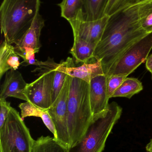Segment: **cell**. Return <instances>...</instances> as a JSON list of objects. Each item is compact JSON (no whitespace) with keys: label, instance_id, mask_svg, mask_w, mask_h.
<instances>
[{"label":"cell","instance_id":"cell-1","mask_svg":"<svg viewBox=\"0 0 152 152\" xmlns=\"http://www.w3.org/2000/svg\"><path fill=\"white\" fill-rule=\"evenodd\" d=\"M143 2L119 12L110 18L94 52L95 59L101 61L105 76L131 46L148 34L139 20V8Z\"/></svg>","mask_w":152,"mask_h":152},{"label":"cell","instance_id":"cell-2","mask_svg":"<svg viewBox=\"0 0 152 152\" xmlns=\"http://www.w3.org/2000/svg\"><path fill=\"white\" fill-rule=\"evenodd\" d=\"M40 0H3L0 7L1 34L4 41L17 44L39 13Z\"/></svg>","mask_w":152,"mask_h":152},{"label":"cell","instance_id":"cell-3","mask_svg":"<svg viewBox=\"0 0 152 152\" xmlns=\"http://www.w3.org/2000/svg\"><path fill=\"white\" fill-rule=\"evenodd\" d=\"M93 120V114L90 104L89 83L70 77L68 102L70 148L80 141Z\"/></svg>","mask_w":152,"mask_h":152},{"label":"cell","instance_id":"cell-4","mask_svg":"<svg viewBox=\"0 0 152 152\" xmlns=\"http://www.w3.org/2000/svg\"><path fill=\"white\" fill-rule=\"evenodd\" d=\"M122 108L116 102L108 110L94 117L93 120L80 141L68 149V152H102L114 125L121 117Z\"/></svg>","mask_w":152,"mask_h":152},{"label":"cell","instance_id":"cell-5","mask_svg":"<svg viewBox=\"0 0 152 152\" xmlns=\"http://www.w3.org/2000/svg\"><path fill=\"white\" fill-rule=\"evenodd\" d=\"M34 142L19 113L12 107L0 128V152H32Z\"/></svg>","mask_w":152,"mask_h":152},{"label":"cell","instance_id":"cell-6","mask_svg":"<svg viewBox=\"0 0 152 152\" xmlns=\"http://www.w3.org/2000/svg\"><path fill=\"white\" fill-rule=\"evenodd\" d=\"M152 49V33L130 47L112 66L106 77L118 75L127 77L146 61Z\"/></svg>","mask_w":152,"mask_h":152},{"label":"cell","instance_id":"cell-7","mask_svg":"<svg viewBox=\"0 0 152 152\" xmlns=\"http://www.w3.org/2000/svg\"><path fill=\"white\" fill-rule=\"evenodd\" d=\"M70 76L67 75L63 88L48 112L52 120L56 132V139L64 146L70 147V138L68 122V102Z\"/></svg>","mask_w":152,"mask_h":152},{"label":"cell","instance_id":"cell-8","mask_svg":"<svg viewBox=\"0 0 152 152\" xmlns=\"http://www.w3.org/2000/svg\"><path fill=\"white\" fill-rule=\"evenodd\" d=\"M54 75V69L46 71L35 81L28 83L26 90L28 101L43 109H49L52 104V91Z\"/></svg>","mask_w":152,"mask_h":152},{"label":"cell","instance_id":"cell-9","mask_svg":"<svg viewBox=\"0 0 152 152\" xmlns=\"http://www.w3.org/2000/svg\"><path fill=\"white\" fill-rule=\"evenodd\" d=\"M110 17L105 15L96 20L86 21L77 20L69 22L74 37H78L97 45L102 37Z\"/></svg>","mask_w":152,"mask_h":152},{"label":"cell","instance_id":"cell-10","mask_svg":"<svg viewBox=\"0 0 152 152\" xmlns=\"http://www.w3.org/2000/svg\"><path fill=\"white\" fill-rule=\"evenodd\" d=\"M56 69L70 77L82 80L88 83L93 78L104 75L101 60L76 66L72 58L69 57L65 61L60 62Z\"/></svg>","mask_w":152,"mask_h":152},{"label":"cell","instance_id":"cell-11","mask_svg":"<svg viewBox=\"0 0 152 152\" xmlns=\"http://www.w3.org/2000/svg\"><path fill=\"white\" fill-rule=\"evenodd\" d=\"M89 85L90 104L93 117L108 110L109 98L107 89V77L97 76L91 80Z\"/></svg>","mask_w":152,"mask_h":152},{"label":"cell","instance_id":"cell-12","mask_svg":"<svg viewBox=\"0 0 152 152\" xmlns=\"http://www.w3.org/2000/svg\"><path fill=\"white\" fill-rule=\"evenodd\" d=\"M27 84L20 72L17 70H9L5 74L4 81L1 86L0 99L12 97L27 102L26 95Z\"/></svg>","mask_w":152,"mask_h":152},{"label":"cell","instance_id":"cell-13","mask_svg":"<svg viewBox=\"0 0 152 152\" xmlns=\"http://www.w3.org/2000/svg\"><path fill=\"white\" fill-rule=\"evenodd\" d=\"M44 26V20L39 13L30 28L20 41L15 45V46L20 48H31L35 50L36 53H38L41 47L40 41L41 31Z\"/></svg>","mask_w":152,"mask_h":152},{"label":"cell","instance_id":"cell-14","mask_svg":"<svg viewBox=\"0 0 152 152\" xmlns=\"http://www.w3.org/2000/svg\"><path fill=\"white\" fill-rule=\"evenodd\" d=\"M19 58L14 46L4 40L0 46V78L9 70L18 68L21 65Z\"/></svg>","mask_w":152,"mask_h":152},{"label":"cell","instance_id":"cell-15","mask_svg":"<svg viewBox=\"0 0 152 152\" xmlns=\"http://www.w3.org/2000/svg\"><path fill=\"white\" fill-rule=\"evenodd\" d=\"M19 107L21 111V117L22 119L28 117L40 118L46 126L52 133L54 137L56 138L55 127L48 112V109L41 108L29 101L21 103Z\"/></svg>","mask_w":152,"mask_h":152},{"label":"cell","instance_id":"cell-16","mask_svg":"<svg viewBox=\"0 0 152 152\" xmlns=\"http://www.w3.org/2000/svg\"><path fill=\"white\" fill-rule=\"evenodd\" d=\"M96 45L78 37H74V43L70 53L75 59L76 64L91 63L94 58Z\"/></svg>","mask_w":152,"mask_h":152},{"label":"cell","instance_id":"cell-17","mask_svg":"<svg viewBox=\"0 0 152 152\" xmlns=\"http://www.w3.org/2000/svg\"><path fill=\"white\" fill-rule=\"evenodd\" d=\"M108 1L84 0L81 20L92 21L104 17Z\"/></svg>","mask_w":152,"mask_h":152},{"label":"cell","instance_id":"cell-18","mask_svg":"<svg viewBox=\"0 0 152 152\" xmlns=\"http://www.w3.org/2000/svg\"><path fill=\"white\" fill-rule=\"evenodd\" d=\"M68 149L55 137L42 136L35 140L32 152H68Z\"/></svg>","mask_w":152,"mask_h":152},{"label":"cell","instance_id":"cell-19","mask_svg":"<svg viewBox=\"0 0 152 152\" xmlns=\"http://www.w3.org/2000/svg\"><path fill=\"white\" fill-rule=\"evenodd\" d=\"M84 0H62L58 4L61 10V16L69 22L82 20Z\"/></svg>","mask_w":152,"mask_h":152},{"label":"cell","instance_id":"cell-20","mask_svg":"<svg viewBox=\"0 0 152 152\" xmlns=\"http://www.w3.org/2000/svg\"><path fill=\"white\" fill-rule=\"evenodd\" d=\"M143 89L142 84L138 79L127 77L121 86L113 94L112 98L121 97L130 99Z\"/></svg>","mask_w":152,"mask_h":152},{"label":"cell","instance_id":"cell-21","mask_svg":"<svg viewBox=\"0 0 152 152\" xmlns=\"http://www.w3.org/2000/svg\"><path fill=\"white\" fill-rule=\"evenodd\" d=\"M139 18L143 29L147 33H152V1L144 2L139 8Z\"/></svg>","mask_w":152,"mask_h":152},{"label":"cell","instance_id":"cell-22","mask_svg":"<svg viewBox=\"0 0 152 152\" xmlns=\"http://www.w3.org/2000/svg\"><path fill=\"white\" fill-rule=\"evenodd\" d=\"M146 1L147 0H109L105 15L111 17L119 12Z\"/></svg>","mask_w":152,"mask_h":152},{"label":"cell","instance_id":"cell-23","mask_svg":"<svg viewBox=\"0 0 152 152\" xmlns=\"http://www.w3.org/2000/svg\"><path fill=\"white\" fill-rule=\"evenodd\" d=\"M14 49L16 53L23 59V61L21 63V65L24 66L29 65L38 66L39 61L35 58L36 53L34 49L29 47L20 48L15 46Z\"/></svg>","mask_w":152,"mask_h":152},{"label":"cell","instance_id":"cell-24","mask_svg":"<svg viewBox=\"0 0 152 152\" xmlns=\"http://www.w3.org/2000/svg\"><path fill=\"white\" fill-rule=\"evenodd\" d=\"M67 75L65 73L54 69L52 91V104L59 96L63 88Z\"/></svg>","mask_w":152,"mask_h":152},{"label":"cell","instance_id":"cell-25","mask_svg":"<svg viewBox=\"0 0 152 152\" xmlns=\"http://www.w3.org/2000/svg\"><path fill=\"white\" fill-rule=\"evenodd\" d=\"M127 77L118 75H112L107 77V89L109 99L112 97L113 94L121 86Z\"/></svg>","mask_w":152,"mask_h":152},{"label":"cell","instance_id":"cell-26","mask_svg":"<svg viewBox=\"0 0 152 152\" xmlns=\"http://www.w3.org/2000/svg\"><path fill=\"white\" fill-rule=\"evenodd\" d=\"M0 128L4 124L9 113L11 109L10 103L7 102L6 99H0Z\"/></svg>","mask_w":152,"mask_h":152},{"label":"cell","instance_id":"cell-27","mask_svg":"<svg viewBox=\"0 0 152 152\" xmlns=\"http://www.w3.org/2000/svg\"><path fill=\"white\" fill-rule=\"evenodd\" d=\"M146 68L152 75V54L149 56L146 61Z\"/></svg>","mask_w":152,"mask_h":152},{"label":"cell","instance_id":"cell-28","mask_svg":"<svg viewBox=\"0 0 152 152\" xmlns=\"http://www.w3.org/2000/svg\"><path fill=\"white\" fill-rule=\"evenodd\" d=\"M146 150L148 152H152V139L146 145Z\"/></svg>","mask_w":152,"mask_h":152},{"label":"cell","instance_id":"cell-29","mask_svg":"<svg viewBox=\"0 0 152 152\" xmlns=\"http://www.w3.org/2000/svg\"></svg>","mask_w":152,"mask_h":152},{"label":"cell","instance_id":"cell-30","mask_svg":"<svg viewBox=\"0 0 152 152\" xmlns=\"http://www.w3.org/2000/svg\"></svg>","mask_w":152,"mask_h":152},{"label":"cell","instance_id":"cell-31","mask_svg":"<svg viewBox=\"0 0 152 152\" xmlns=\"http://www.w3.org/2000/svg\"></svg>","mask_w":152,"mask_h":152}]
</instances>
